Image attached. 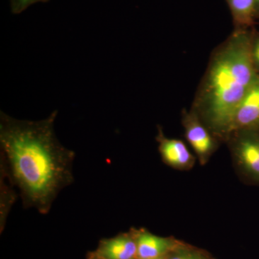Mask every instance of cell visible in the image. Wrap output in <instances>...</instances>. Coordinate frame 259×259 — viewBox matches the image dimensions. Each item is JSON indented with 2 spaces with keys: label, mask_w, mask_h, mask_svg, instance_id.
<instances>
[{
  "label": "cell",
  "mask_w": 259,
  "mask_h": 259,
  "mask_svg": "<svg viewBox=\"0 0 259 259\" xmlns=\"http://www.w3.org/2000/svg\"><path fill=\"white\" fill-rule=\"evenodd\" d=\"M137 243V258L153 259L168 254L176 249V242L171 238L153 235L146 230L134 231Z\"/></svg>",
  "instance_id": "obj_5"
},
{
  "label": "cell",
  "mask_w": 259,
  "mask_h": 259,
  "mask_svg": "<svg viewBox=\"0 0 259 259\" xmlns=\"http://www.w3.org/2000/svg\"><path fill=\"white\" fill-rule=\"evenodd\" d=\"M185 134L187 141L204 161L214 148V143L207 130L194 116H188L185 120Z\"/></svg>",
  "instance_id": "obj_8"
},
{
  "label": "cell",
  "mask_w": 259,
  "mask_h": 259,
  "mask_svg": "<svg viewBox=\"0 0 259 259\" xmlns=\"http://www.w3.org/2000/svg\"><path fill=\"white\" fill-rule=\"evenodd\" d=\"M167 259H207L199 252L195 250L177 248L168 254Z\"/></svg>",
  "instance_id": "obj_11"
},
{
  "label": "cell",
  "mask_w": 259,
  "mask_h": 259,
  "mask_svg": "<svg viewBox=\"0 0 259 259\" xmlns=\"http://www.w3.org/2000/svg\"><path fill=\"white\" fill-rule=\"evenodd\" d=\"M90 255L97 259L137 258V243L134 231L102 240L96 251Z\"/></svg>",
  "instance_id": "obj_4"
},
{
  "label": "cell",
  "mask_w": 259,
  "mask_h": 259,
  "mask_svg": "<svg viewBox=\"0 0 259 259\" xmlns=\"http://www.w3.org/2000/svg\"><path fill=\"white\" fill-rule=\"evenodd\" d=\"M3 165L0 163V227L4 229L7 218L16 199V192Z\"/></svg>",
  "instance_id": "obj_9"
},
{
  "label": "cell",
  "mask_w": 259,
  "mask_h": 259,
  "mask_svg": "<svg viewBox=\"0 0 259 259\" xmlns=\"http://www.w3.org/2000/svg\"><path fill=\"white\" fill-rule=\"evenodd\" d=\"M251 39L235 32L213 56L199 97V105L212 129L227 133L237 107L256 81Z\"/></svg>",
  "instance_id": "obj_2"
},
{
  "label": "cell",
  "mask_w": 259,
  "mask_h": 259,
  "mask_svg": "<svg viewBox=\"0 0 259 259\" xmlns=\"http://www.w3.org/2000/svg\"><path fill=\"white\" fill-rule=\"evenodd\" d=\"M259 123V76L237 107L227 133L246 131Z\"/></svg>",
  "instance_id": "obj_3"
},
{
  "label": "cell",
  "mask_w": 259,
  "mask_h": 259,
  "mask_svg": "<svg viewBox=\"0 0 259 259\" xmlns=\"http://www.w3.org/2000/svg\"><path fill=\"white\" fill-rule=\"evenodd\" d=\"M233 18L240 25L252 23L256 13V0H228Z\"/></svg>",
  "instance_id": "obj_10"
},
{
  "label": "cell",
  "mask_w": 259,
  "mask_h": 259,
  "mask_svg": "<svg viewBox=\"0 0 259 259\" xmlns=\"http://www.w3.org/2000/svg\"><path fill=\"white\" fill-rule=\"evenodd\" d=\"M57 115L54 110L42 120H18L0 112V163L18 187L23 207L42 214L74 181L76 154L56 136Z\"/></svg>",
  "instance_id": "obj_1"
},
{
  "label": "cell",
  "mask_w": 259,
  "mask_h": 259,
  "mask_svg": "<svg viewBox=\"0 0 259 259\" xmlns=\"http://www.w3.org/2000/svg\"><path fill=\"white\" fill-rule=\"evenodd\" d=\"M170 253H171V252H170ZM169 253H168V254L163 255V256L159 257V258H153V259H167V258H168V254H169ZM136 259H139V258H136Z\"/></svg>",
  "instance_id": "obj_14"
},
{
  "label": "cell",
  "mask_w": 259,
  "mask_h": 259,
  "mask_svg": "<svg viewBox=\"0 0 259 259\" xmlns=\"http://www.w3.org/2000/svg\"><path fill=\"white\" fill-rule=\"evenodd\" d=\"M50 0H10V10L14 15L20 14L29 7L36 3H46Z\"/></svg>",
  "instance_id": "obj_12"
},
{
  "label": "cell",
  "mask_w": 259,
  "mask_h": 259,
  "mask_svg": "<svg viewBox=\"0 0 259 259\" xmlns=\"http://www.w3.org/2000/svg\"><path fill=\"white\" fill-rule=\"evenodd\" d=\"M89 259H97V258H94V257L91 256V255H90V258H89Z\"/></svg>",
  "instance_id": "obj_16"
},
{
  "label": "cell",
  "mask_w": 259,
  "mask_h": 259,
  "mask_svg": "<svg viewBox=\"0 0 259 259\" xmlns=\"http://www.w3.org/2000/svg\"><path fill=\"white\" fill-rule=\"evenodd\" d=\"M259 11V0H256V12Z\"/></svg>",
  "instance_id": "obj_15"
},
{
  "label": "cell",
  "mask_w": 259,
  "mask_h": 259,
  "mask_svg": "<svg viewBox=\"0 0 259 259\" xmlns=\"http://www.w3.org/2000/svg\"><path fill=\"white\" fill-rule=\"evenodd\" d=\"M235 153L245 171L259 180V136L244 133L235 142Z\"/></svg>",
  "instance_id": "obj_6"
},
{
  "label": "cell",
  "mask_w": 259,
  "mask_h": 259,
  "mask_svg": "<svg viewBox=\"0 0 259 259\" xmlns=\"http://www.w3.org/2000/svg\"><path fill=\"white\" fill-rule=\"evenodd\" d=\"M159 152L163 161L175 168H185L193 161L192 154L182 141L165 137L161 130L156 137Z\"/></svg>",
  "instance_id": "obj_7"
},
{
  "label": "cell",
  "mask_w": 259,
  "mask_h": 259,
  "mask_svg": "<svg viewBox=\"0 0 259 259\" xmlns=\"http://www.w3.org/2000/svg\"><path fill=\"white\" fill-rule=\"evenodd\" d=\"M252 57L255 69H259V37L252 44Z\"/></svg>",
  "instance_id": "obj_13"
}]
</instances>
